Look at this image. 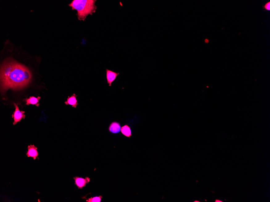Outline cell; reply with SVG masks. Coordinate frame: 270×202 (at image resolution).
<instances>
[{"instance_id": "6da1fadb", "label": "cell", "mask_w": 270, "mask_h": 202, "mask_svg": "<svg viewBox=\"0 0 270 202\" xmlns=\"http://www.w3.org/2000/svg\"><path fill=\"white\" fill-rule=\"evenodd\" d=\"M32 74L28 68L12 59H6L1 68V91L17 90L26 88L31 83Z\"/></svg>"}, {"instance_id": "7a4b0ae2", "label": "cell", "mask_w": 270, "mask_h": 202, "mask_svg": "<svg viewBox=\"0 0 270 202\" xmlns=\"http://www.w3.org/2000/svg\"><path fill=\"white\" fill-rule=\"evenodd\" d=\"M96 1L93 0H74L69 4L73 10H77V15L79 20L84 21L89 15L96 12L97 6Z\"/></svg>"}, {"instance_id": "3957f363", "label": "cell", "mask_w": 270, "mask_h": 202, "mask_svg": "<svg viewBox=\"0 0 270 202\" xmlns=\"http://www.w3.org/2000/svg\"><path fill=\"white\" fill-rule=\"evenodd\" d=\"M14 106L15 107V111L12 115V118H14V122L13 123V125H16L18 122H20L23 119L25 118V111H20L19 107L15 103H14Z\"/></svg>"}, {"instance_id": "277c9868", "label": "cell", "mask_w": 270, "mask_h": 202, "mask_svg": "<svg viewBox=\"0 0 270 202\" xmlns=\"http://www.w3.org/2000/svg\"><path fill=\"white\" fill-rule=\"evenodd\" d=\"M73 178L75 180L76 185L79 189H82L86 185L89 183L90 181V179L88 177H86L85 178H83L75 177Z\"/></svg>"}, {"instance_id": "5b68a950", "label": "cell", "mask_w": 270, "mask_h": 202, "mask_svg": "<svg viewBox=\"0 0 270 202\" xmlns=\"http://www.w3.org/2000/svg\"><path fill=\"white\" fill-rule=\"evenodd\" d=\"M106 79L108 84H109V87H111L112 83L114 81L119 74L108 70V69H106Z\"/></svg>"}, {"instance_id": "8992f818", "label": "cell", "mask_w": 270, "mask_h": 202, "mask_svg": "<svg viewBox=\"0 0 270 202\" xmlns=\"http://www.w3.org/2000/svg\"><path fill=\"white\" fill-rule=\"evenodd\" d=\"M28 152L26 154L27 157H32L34 160H36L39 156L37 148L35 145H31L28 146Z\"/></svg>"}, {"instance_id": "52a82bcc", "label": "cell", "mask_w": 270, "mask_h": 202, "mask_svg": "<svg viewBox=\"0 0 270 202\" xmlns=\"http://www.w3.org/2000/svg\"><path fill=\"white\" fill-rule=\"evenodd\" d=\"M77 96L75 94H73L70 97L68 96L67 100L64 102V103L66 105H71L74 108H76L78 105Z\"/></svg>"}, {"instance_id": "ba28073f", "label": "cell", "mask_w": 270, "mask_h": 202, "mask_svg": "<svg viewBox=\"0 0 270 202\" xmlns=\"http://www.w3.org/2000/svg\"><path fill=\"white\" fill-rule=\"evenodd\" d=\"M121 126L118 122H112L110 125L109 130L110 132L113 134H117L121 131Z\"/></svg>"}, {"instance_id": "9c48e42d", "label": "cell", "mask_w": 270, "mask_h": 202, "mask_svg": "<svg viewBox=\"0 0 270 202\" xmlns=\"http://www.w3.org/2000/svg\"><path fill=\"white\" fill-rule=\"evenodd\" d=\"M40 96L36 98L34 96H31L29 98H26L25 99L24 101L26 102V105H35L36 107L39 106V101L40 99Z\"/></svg>"}, {"instance_id": "30bf717a", "label": "cell", "mask_w": 270, "mask_h": 202, "mask_svg": "<svg viewBox=\"0 0 270 202\" xmlns=\"http://www.w3.org/2000/svg\"><path fill=\"white\" fill-rule=\"evenodd\" d=\"M121 131L123 135L127 137L130 138L132 136L131 128L127 125H125L121 127Z\"/></svg>"}, {"instance_id": "8fae6325", "label": "cell", "mask_w": 270, "mask_h": 202, "mask_svg": "<svg viewBox=\"0 0 270 202\" xmlns=\"http://www.w3.org/2000/svg\"><path fill=\"white\" fill-rule=\"evenodd\" d=\"M102 198V196H101L93 197L89 198L88 200H86V201L88 202H100L101 201Z\"/></svg>"}, {"instance_id": "7c38bea8", "label": "cell", "mask_w": 270, "mask_h": 202, "mask_svg": "<svg viewBox=\"0 0 270 202\" xmlns=\"http://www.w3.org/2000/svg\"><path fill=\"white\" fill-rule=\"evenodd\" d=\"M263 9H264L265 10H268V11H270V1L269 2H267V3H266L264 5V6H263Z\"/></svg>"}, {"instance_id": "4fadbf2b", "label": "cell", "mask_w": 270, "mask_h": 202, "mask_svg": "<svg viewBox=\"0 0 270 202\" xmlns=\"http://www.w3.org/2000/svg\"><path fill=\"white\" fill-rule=\"evenodd\" d=\"M215 202H222V201H220V200H216V201H215Z\"/></svg>"}]
</instances>
